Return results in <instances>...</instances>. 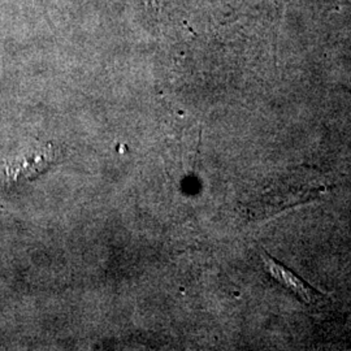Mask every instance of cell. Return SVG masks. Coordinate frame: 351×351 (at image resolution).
Returning <instances> with one entry per match:
<instances>
[{"mask_svg":"<svg viewBox=\"0 0 351 351\" xmlns=\"http://www.w3.org/2000/svg\"><path fill=\"white\" fill-rule=\"evenodd\" d=\"M262 259H263L264 268L269 274V276L277 282L293 293L298 300L304 303H314L319 300L320 293L315 290L311 285H308L301 276L295 275L291 269L287 268L285 265L277 262L271 255H268L265 251H262Z\"/></svg>","mask_w":351,"mask_h":351,"instance_id":"6da1fadb","label":"cell"}]
</instances>
